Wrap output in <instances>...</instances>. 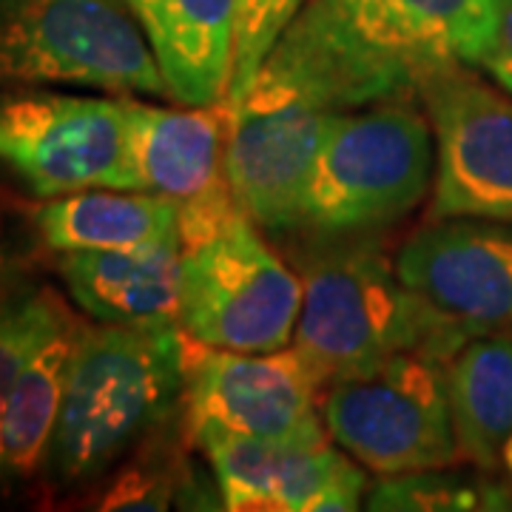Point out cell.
<instances>
[{
    "label": "cell",
    "mask_w": 512,
    "mask_h": 512,
    "mask_svg": "<svg viewBox=\"0 0 512 512\" xmlns=\"http://www.w3.org/2000/svg\"><path fill=\"white\" fill-rule=\"evenodd\" d=\"M504 0H308L282 32L356 109L419 97L447 66H481Z\"/></svg>",
    "instance_id": "6da1fadb"
},
{
    "label": "cell",
    "mask_w": 512,
    "mask_h": 512,
    "mask_svg": "<svg viewBox=\"0 0 512 512\" xmlns=\"http://www.w3.org/2000/svg\"><path fill=\"white\" fill-rule=\"evenodd\" d=\"M180 325H80L46 464L60 484L103 476L183 410Z\"/></svg>",
    "instance_id": "7a4b0ae2"
},
{
    "label": "cell",
    "mask_w": 512,
    "mask_h": 512,
    "mask_svg": "<svg viewBox=\"0 0 512 512\" xmlns=\"http://www.w3.org/2000/svg\"><path fill=\"white\" fill-rule=\"evenodd\" d=\"M467 342L456 319L413 291L396 262L367 242L319 251L302 271L296 348L328 384L396 353L450 362Z\"/></svg>",
    "instance_id": "3957f363"
},
{
    "label": "cell",
    "mask_w": 512,
    "mask_h": 512,
    "mask_svg": "<svg viewBox=\"0 0 512 512\" xmlns=\"http://www.w3.org/2000/svg\"><path fill=\"white\" fill-rule=\"evenodd\" d=\"M433 171V126L413 100L339 111L313 163L302 231L342 242L390 228L419 208Z\"/></svg>",
    "instance_id": "277c9868"
},
{
    "label": "cell",
    "mask_w": 512,
    "mask_h": 512,
    "mask_svg": "<svg viewBox=\"0 0 512 512\" xmlns=\"http://www.w3.org/2000/svg\"><path fill=\"white\" fill-rule=\"evenodd\" d=\"M0 86L168 97L126 0H0Z\"/></svg>",
    "instance_id": "5b68a950"
},
{
    "label": "cell",
    "mask_w": 512,
    "mask_h": 512,
    "mask_svg": "<svg viewBox=\"0 0 512 512\" xmlns=\"http://www.w3.org/2000/svg\"><path fill=\"white\" fill-rule=\"evenodd\" d=\"M444 359L396 353L328 384V436L376 476L444 470L458 456Z\"/></svg>",
    "instance_id": "8992f818"
},
{
    "label": "cell",
    "mask_w": 512,
    "mask_h": 512,
    "mask_svg": "<svg viewBox=\"0 0 512 512\" xmlns=\"http://www.w3.org/2000/svg\"><path fill=\"white\" fill-rule=\"evenodd\" d=\"M0 171L40 200L134 188L123 97L0 86Z\"/></svg>",
    "instance_id": "52a82bcc"
},
{
    "label": "cell",
    "mask_w": 512,
    "mask_h": 512,
    "mask_svg": "<svg viewBox=\"0 0 512 512\" xmlns=\"http://www.w3.org/2000/svg\"><path fill=\"white\" fill-rule=\"evenodd\" d=\"M299 311L302 279L268 248L248 214L183 251L180 328L202 345L245 353L285 348Z\"/></svg>",
    "instance_id": "ba28073f"
},
{
    "label": "cell",
    "mask_w": 512,
    "mask_h": 512,
    "mask_svg": "<svg viewBox=\"0 0 512 512\" xmlns=\"http://www.w3.org/2000/svg\"><path fill=\"white\" fill-rule=\"evenodd\" d=\"M333 114L319 97L259 69L231 109L225 168L239 208L271 234L302 231L313 163Z\"/></svg>",
    "instance_id": "9c48e42d"
},
{
    "label": "cell",
    "mask_w": 512,
    "mask_h": 512,
    "mask_svg": "<svg viewBox=\"0 0 512 512\" xmlns=\"http://www.w3.org/2000/svg\"><path fill=\"white\" fill-rule=\"evenodd\" d=\"M328 387L305 350L245 353L202 345L185 333L183 427L194 441L202 430L259 439H313L322 430L319 393Z\"/></svg>",
    "instance_id": "30bf717a"
},
{
    "label": "cell",
    "mask_w": 512,
    "mask_h": 512,
    "mask_svg": "<svg viewBox=\"0 0 512 512\" xmlns=\"http://www.w3.org/2000/svg\"><path fill=\"white\" fill-rule=\"evenodd\" d=\"M436 140L430 220L512 222V97L473 66H447L421 83Z\"/></svg>",
    "instance_id": "8fae6325"
},
{
    "label": "cell",
    "mask_w": 512,
    "mask_h": 512,
    "mask_svg": "<svg viewBox=\"0 0 512 512\" xmlns=\"http://www.w3.org/2000/svg\"><path fill=\"white\" fill-rule=\"evenodd\" d=\"M396 271L470 339L512 336V222L433 220L404 242Z\"/></svg>",
    "instance_id": "7c38bea8"
},
{
    "label": "cell",
    "mask_w": 512,
    "mask_h": 512,
    "mask_svg": "<svg viewBox=\"0 0 512 512\" xmlns=\"http://www.w3.org/2000/svg\"><path fill=\"white\" fill-rule=\"evenodd\" d=\"M128 165L137 191L163 194L177 208L237 202L225 168L231 109L183 106L165 109L123 97Z\"/></svg>",
    "instance_id": "4fadbf2b"
},
{
    "label": "cell",
    "mask_w": 512,
    "mask_h": 512,
    "mask_svg": "<svg viewBox=\"0 0 512 512\" xmlns=\"http://www.w3.org/2000/svg\"><path fill=\"white\" fill-rule=\"evenodd\" d=\"M180 106H214L231 92L239 0H126Z\"/></svg>",
    "instance_id": "5bb4252c"
},
{
    "label": "cell",
    "mask_w": 512,
    "mask_h": 512,
    "mask_svg": "<svg viewBox=\"0 0 512 512\" xmlns=\"http://www.w3.org/2000/svg\"><path fill=\"white\" fill-rule=\"evenodd\" d=\"M57 274L69 296L97 322L180 325V237L126 251H69L57 256Z\"/></svg>",
    "instance_id": "9a60e30c"
},
{
    "label": "cell",
    "mask_w": 512,
    "mask_h": 512,
    "mask_svg": "<svg viewBox=\"0 0 512 512\" xmlns=\"http://www.w3.org/2000/svg\"><path fill=\"white\" fill-rule=\"evenodd\" d=\"M177 202L151 191L83 188L35 211L40 242L57 251H126L177 234Z\"/></svg>",
    "instance_id": "2e32d148"
},
{
    "label": "cell",
    "mask_w": 512,
    "mask_h": 512,
    "mask_svg": "<svg viewBox=\"0 0 512 512\" xmlns=\"http://www.w3.org/2000/svg\"><path fill=\"white\" fill-rule=\"evenodd\" d=\"M80 325L66 305L20 367L0 427V478H32L46 467Z\"/></svg>",
    "instance_id": "e0dca14e"
},
{
    "label": "cell",
    "mask_w": 512,
    "mask_h": 512,
    "mask_svg": "<svg viewBox=\"0 0 512 512\" xmlns=\"http://www.w3.org/2000/svg\"><path fill=\"white\" fill-rule=\"evenodd\" d=\"M458 456L493 470L512 433V336H473L447 365Z\"/></svg>",
    "instance_id": "ac0fdd59"
},
{
    "label": "cell",
    "mask_w": 512,
    "mask_h": 512,
    "mask_svg": "<svg viewBox=\"0 0 512 512\" xmlns=\"http://www.w3.org/2000/svg\"><path fill=\"white\" fill-rule=\"evenodd\" d=\"M66 302L49 288H20L0 302V427L20 367Z\"/></svg>",
    "instance_id": "d6986e66"
},
{
    "label": "cell",
    "mask_w": 512,
    "mask_h": 512,
    "mask_svg": "<svg viewBox=\"0 0 512 512\" xmlns=\"http://www.w3.org/2000/svg\"><path fill=\"white\" fill-rule=\"evenodd\" d=\"M308 0H239L237 9V55L231 92L225 97L228 109H237L251 89L265 55L274 49L279 35L288 29Z\"/></svg>",
    "instance_id": "ffe728a7"
},
{
    "label": "cell",
    "mask_w": 512,
    "mask_h": 512,
    "mask_svg": "<svg viewBox=\"0 0 512 512\" xmlns=\"http://www.w3.org/2000/svg\"><path fill=\"white\" fill-rule=\"evenodd\" d=\"M501 501L507 493H478L476 487L444 476L439 470H421L404 476H384L370 493V510H478L484 501Z\"/></svg>",
    "instance_id": "44dd1931"
},
{
    "label": "cell",
    "mask_w": 512,
    "mask_h": 512,
    "mask_svg": "<svg viewBox=\"0 0 512 512\" xmlns=\"http://www.w3.org/2000/svg\"><path fill=\"white\" fill-rule=\"evenodd\" d=\"M180 470L165 458L128 464L97 498V510H168L177 498Z\"/></svg>",
    "instance_id": "7402d4cb"
},
{
    "label": "cell",
    "mask_w": 512,
    "mask_h": 512,
    "mask_svg": "<svg viewBox=\"0 0 512 512\" xmlns=\"http://www.w3.org/2000/svg\"><path fill=\"white\" fill-rule=\"evenodd\" d=\"M481 69L493 77L498 89H504L512 97V0H504L498 35H495L493 49L487 52Z\"/></svg>",
    "instance_id": "603a6c76"
},
{
    "label": "cell",
    "mask_w": 512,
    "mask_h": 512,
    "mask_svg": "<svg viewBox=\"0 0 512 512\" xmlns=\"http://www.w3.org/2000/svg\"><path fill=\"white\" fill-rule=\"evenodd\" d=\"M20 288H26V279H23V271L20 265L0 251V302L9 299L12 293H18Z\"/></svg>",
    "instance_id": "cb8c5ba5"
},
{
    "label": "cell",
    "mask_w": 512,
    "mask_h": 512,
    "mask_svg": "<svg viewBox=\"0 0 512 512\" xmlns=\"http://www.w3.org/2000/svg\"><path fill=\"white\" fill-rule=\"evenodd\" d=\"M498 461L504 464V470L512 476V433L504 439V444H501V456H498Z\"/></svg>",
    "instance_id": "d4e9b609"
}]
</instances>
